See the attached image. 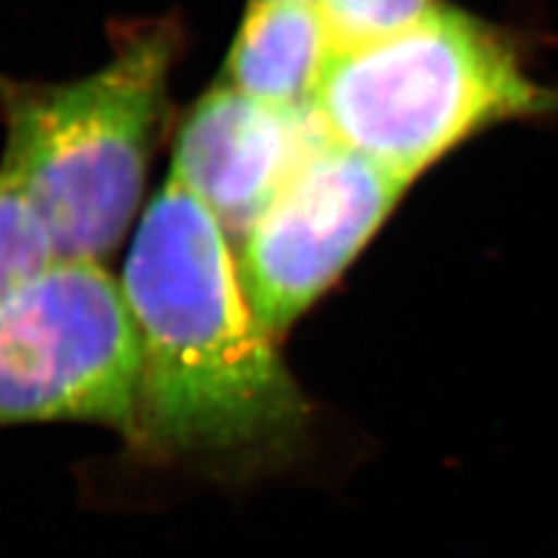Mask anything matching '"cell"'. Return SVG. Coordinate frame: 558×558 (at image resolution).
<instances>
[{"label":"cell","instance_id":"obj_1","mask_svg":"<svg viewBox=\"0 0 558 558\" xmlns=\"http://www.w3.org/2000/svg\"><path fill=\"white\" fill-rule=\"evenodd\" d=\"M119 282L143 356L131 447L240 477L299 457L310 400L244 295L231 240L172 174Z\"/></svg>","mask_w":558,"mask_h":558},{"label":"cell","instance_id":"obj_2","mask_svg":"<svg viewBox=\"0 0 558 558\" xmlns=\"http://www.w3.org/2000/svg\"><path fill=\"white\" fill-rule=\"evenodd\" d=\"M182 31L172 20L126 24L114 57L73 82L0 75L5 166L54 240L59 260H102L143 201Z\"/></svg>","mask_w":558,"mask_h":558},{"label":"cell","instance_id":"obj_3","mask_svg":"<svg viewBox=\"0 0 558 558\" xmlns=\"http://www.w3.org/2000/svg\"><path fill=\"white\" fill-rule=\"evenodd\" d=\"M330 140L410 182L473 135L558 108L502 33L442 5L375 45L330 54L312 96Z\"/></svg>","mask_w":558,"mask_h":558},{"label":"cell","instance_id":"obj_4","mask_svg":"<svg viewBox=\"0 0 558 558\" xmlns=\"http://www.w3.org/2000/svg\"><path fill=\"white\" fill-rule=\"evenodd\" d=\"M140 340L100 260H57L0 305V428L82 422L133 445Z\"/></svg>","mask_w":558,"mask_h":558},{"label":"cell","instance_id":"obj_5","mask_svg":"<svg viewBox=\"0 0 558 558\" xmlns=\"http://www.w3.org/2000/svg\"><path fill=\"white\" fill-rule=\"evenodd\" d=\"M410 184L336 140L307 156L235 247L240 284L270 336L282 340L338 282Z\"/></svg>","mask_w":558,"mask_h":558},{"label":"cell","instance_id":"obj_6","mask_svg":"<svg viewBox=\"0 0 558 558\" xmlns=\"http://www.w3.org/2000/svg\"><path fill=\"white\" fill-rule=\"evenodd\" d=\"M328 140L312 100L284 108L221 82L184 119L170 174L209 209L235 250Z\"/></svg>","mask_w":558,"mask_h":558},{"label":"cell","instance_id":"obj_7","mask_svg":"<svg viewBox=\"0 0 558 558\" xmlns=\"http://www.w3.org/2000/svg\"><path fill=\"white\" fill-rule=\"evenodd\" d=\"M328 59L317 0H250L226 61V84L270 105H305Z\"/></svg>","mask_w":558,"mask_h":558},{"label":"cell","instance_id":"obj_8","mask_svg":"<svg viewBox=\"0 0 558 558\" xmlns=\"http://www.w3.org/2000/svg\"><path fill=\"white\" fill-rule=\"evenodd\" d=\"M59 260L43 217L14 174L0 166V305Z\"/></svg>","mask_w":558,"mask_h":558},{"label":"cell","instance_id":"obj_9","mask_svg":"<svg viewBox=\"0 0 558 558\" xmlns=\"http://www.w3.org/2000/svg\"><path fill=\"white\" fill-rule=\"evenodd\" d=\"M330 54L375 45L424 22L442 0H317Z\"/></svg>","mask_w":558,"mask_h":558}]
</instances>
